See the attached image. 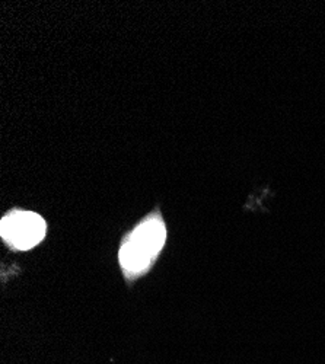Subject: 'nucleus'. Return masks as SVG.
<instances>
[{
	"mask_svg": "<svg viewBox=\"0 0 325 364\" xmlns=\"http://www.w3.org/2000/svg\"><path fill=\"white\" fill-rule=\"evenodd\" d=\"M46 222L33 211H13L2 218L0 233L15 250L26 251L38 245L46 235Z\"/></svg>",
	"mask_w": 325,
	"mask_h": 364,
	"instance_id": "2",
	"label": "nucleus"
},
{
	"mask_svg": "<svg viewBox=\"0 0 325 364\" xmlns=\"http://www.w3.org/2000/svg\"><path fill=\"white\" fill-rule=\"evenodd\" d=\"M167 230L158 217L147 218L135 229L120 250V262L128 274H140L151 266L165 243Z\"/></svg>",
	"mask_w": 325,
	"mask_h": 364,
	"instance_id": "1",
	"label": "nucleus"
}]
</instances>
